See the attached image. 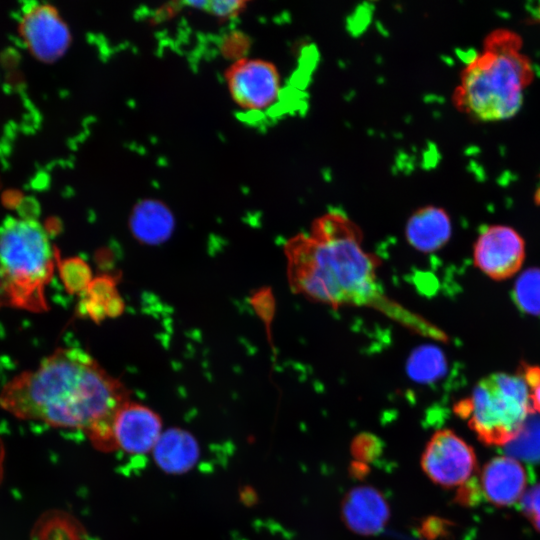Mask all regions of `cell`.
Masks as SVG:
<instances>
[{"label": "cell", "mask_w": 540, "mask_h": 540, "mask_svg": "<svg viewBox=\"0 0 540 540\" xmlns=\"http://www.w3.org/2000/svg\"><path fill=\"white\" fill-rule=\"evenodd\" d=\"M130 392L89 353L59 347L0 391V407L21 420L83 430L94 448L116 450L113 422Z\"/></svg>", "instance_id": "cell-1"}, {"label": "cell", "mask_w": 540, "mask_h": 540, "mask_svg": "<svg viewBox=\"0 0 540 540\" xmlns=\"http://www.w3.org/2000/svg\"><path fill=\"white\" fill-rule=\"evenodd\" d=\"M362 243L360 229L342 212L317 217L308 233L293 236L284 246L292 291L331 307L373 308L414 331L441 337L436 328L384 294L377 278L380 262Z\"/></svg>", "instance_id": "cell-2"}, {"label": "cell", "mask_w": 540, "mask_h": 540, "mask_svg": "<svg viewBox=\"0 0 540 540\" xmlns=\"http://www.w3.org/2000/svg\"><path fill=\"white\" fill-rule=\"evenodd\" d=\"M521 41L509 31H495L484 50L460 74L454 91L455 106L482 121L513 117L521 108L525 88L531 83L530 60L520 51Z\"/></svg>", "instance_id": "cell-3"}, {"label": "cell", "mask_w": 540, "mask_h": 540, "mask_svg": "<svg viewBox=\"0 0 540 540\" xmlns=\"http://www.w3.org/2000/svg\"><path fill=\"white\" fill-rule=\"evenodd\" d=\"M55 253L43 224L30 216H10L0 225V306L29 312L48 309L45 289Z\"/></svg>", "instance_id": "cell-4"}, {"label": "cell", "mask_w": 540, "mask_h": 540, "mask_svg": "<svg viewBox=\"0 0 540 540\" xmlns=\"http://www.w3.org/2000/svg\"><path fill=\"white\" fill-rule=\"evenodd\" d=\"M529 388L521 375L492 374L482 379L455 411L487 445H503L520 433L531 409Z\"/></svg>", "instance_id": "cell-5"}, {"label": "cell", "mask_w": 540, "mask_h": 540, "mask_svg": "<svg viewBox=\"0 0 540 540\" xmlns=\"http://www.w3.org/2000/svg\"><path fill=\"white\" fill-rule=\"evenodd\" d=\"M476 464L473 448L449 429L436 431L421 457V467L428 478L447 488L465 484Z\"/></svg>", "instance_id": "cell-6"}, {"label": "cell", "mask_w": 540, "mask_h": 540, "mask_svg": "<svg viewBox=\"0 0 540 540\" xmlns=\"http://www.w3.org/2000/svg\"><path fill=\"white\" fill-rule=\"evenodd\" d=\"M277 67L266 60L244 58L227 71L229 93L235 103L247 112H262L278 100L282 82Z\"/></svg>", "instance_id": "cell-7"}, {"label": "cell", "mask_w": 540, "mask_h": 540, "mask_svg": "<svg viewBox=\"0 0 540 540\" xmlns=\"http://www.w3.org/2000/svg\"><path fill=\"white\" fill-rule=\"evenodd\" d=\"M19 34L31 55L46 63L63 56L71 42L68 26L57 9L44 3H33L23 10Z\"/></svg>", "instance_id": "cell-8"}, {"label": "cell", "mask_w": 540, "mask_h": 540, "mask_svg": "<svg viewBox=\"0 0 540 540\" xmlns=\"http://www.w3.org/2000/svg\"><path fill=\"white\" fill-rule=\"evenodd\" d=\"M525 245L514 229L504 225L487 227L474 247L475 265L495 280L513 276L522 266Z\"/></svg>", "instance_id": "cell-9"}, {"label": "cell", "mask_w": 540, "mask_h": 540, "mask_svg": "<svg viewBox=\"0 0 540 540\" xmlns=\"http://www.w3.org/2000/svg\"><path fill=\"white\" fill-rule=\"evenodd\" d=\"M162 434V420L152 409L129 400L117 412L113 439L117 449L130 454L153 450Z\"/></svg>", "instance_id": "cell-10"}, {"label": "cell", "mask_w": 540, "mask_h": 540, "mask_svg": "<svg viewBox=\"0 0 540 540\" xmlns=\"http://www.w3.org/2000/svg\"><path fill=\"white\" fill-rule=\"evenodd\" d=\"M341 518L352 532L371 536L381 532L390 518L384 495L368 485L350 489L341 502Z\"/></svg>", "instance_id": "cell-11"}, {"label": "cell", "mask_w": 540, "mask_h": 540, "mask_svg": "<svg viewBox=\"0 0 540 540\" xmlns=\"http://www.w3.org/2000/svg\"><path fill=\"white\" fill-rule=\"evenodd\" d=\"M526 471L510 456H497L485 464L481 486L486 499L497 506H509L521 499L526 487Z\"/></svg>", "instance_id": "cell-12"}, {"label": "cell", "mask_w": 540, "mask_h": 540, "mask_svg": "<svg viewBox=\"0 0 540 540\" xmlns=\"http://www.w3.org/2000/svg\"><path fill=\"white\" fill-rule=\"evenodd\" d=\"M452 233L451 220L446 211L436 206L417 209L405 227L407 242L421 252H432L443 247Z\"/></svg>", "instance_id": "cell-13"}, {"label": "cell", "mask_w": 540, "mask_h": 540, "mask_svg": "<svg viewBox=\"0 0 540 540\" xmlns=\"http://www.w3.org/2000/svg\"><path fill=\"white\" fill-rule=\"evenodd\" d=\"M152 451L156 464L170 474L189 471L200 455L195 437L180 428H170L163 432Z\"/></svg>", "instance_id": "cell-14"}, {"label": "cell", "mask_w": 540, "mask_h": 540, "mask_svg": "<svg viewBox=\"0 0 540 540\" xmlns=\"http://www.w3.org/2000/svg\"><path fill=\"white\" fill-rule=\"evenodd\" d=\"M29 540H88V535L84 526L72 514L52 509L38 517Z\"/></svg>", "instance_id": "cell-15"}, {"label": "cell", "mask_w": 540, "mask_h": 540, "mask_svg": "<svg viewBox=\"0 0 540 540\" xmlns=\"http://www.w3.org/2000/svg\"><path fill=\"white\" fill-rule=\"evenodd\" d=\"M172 228L169 211L160 203L146 201L135 209L132 217L133 232L146 242H158L166 238Z\"/></svg>", "instance_id": "cell-16"}, {"label": "cell", "mask_w": 540, "mask_h": 540, "mask_svg": "<svg viewBox=\"0 0 540 540\" xmlns=\"http://www.w3.org/2000/svg\"><path fill=\"white\" fill-rule=\"evenodd\" d=\"M444 368V356L433 346H425L414 352L408 366L411 377L421 382L435 380L443 374Z\"/></svg>", "instance_id": "cell-17"}, {"label": "cell", "mask_w": 540, "mask_h": 540, "mask_svg": "<svg viewBox=\"0 0 540 540\" xmlns=\"http://www.w3.org/2000/svg\"><path fill=\"white\" fill-rule=\"evenodd\" d=\"M514 299L524 312L540 315V269L530 268L524 271L514 286Z\"/></svg>", "instance_id": "cell-18"}, {"label": "cell", "mask_w": 540, "mask_h": 540, "mask_svg": "<svg viewBox=\"0 0 540 540\" xmlns=\"http://www.w3.org/2000/svg\"><path fill=\"white\" fill-rule=\"evenodd\" d=\"M382 449L381 440L368 432H362L356 435L350 445V452L354 459L365 464L378 458Z\"/></svg>", "instance_id": "cell-19"}, {"label": "cell", "mask_w": 540, "mask_h": 540, "mask_svg": "<svg viewBox=\"0 0 540 540\" xmlns=\"http://www.w3.org/2000/svg\"><path fill=\"white\" fill-rule=\"evenodd\" d=\"M520 503L524 515L530 520L534 528L540 532V483L524 492Z\"/></svg>", "instance_id": "cell-20"}, {"label": "cell", "mask_w": 540, "mask_h": 540, "mask_svg": "<svg viewBox=\"0 0 540 540\" xmlns=\"http://www.w3.org/2000/svg\"><path fill=\"white\" fill-rule=\"evenodd\" d=\"M196 8H203L215 16L230 17L238 14L244 7L243 1H199L187 2Z\"/></svg>", "instance_id": "cell-21"}, {"label": "cell", "mask_w": 540, "mask_h": 540, "mask_svg": "<svg viewBox=\"0 0 540 540\" xmlns=\"http://www.w3.org/2000/svg\"><path fill=\"white\" fill-rule=\"evenodd\" d=\"M521 376L529 388L532 410L540 414V367L525 365Z\"/></svg>", "instance_id": "cell-22"}, {"label": "cell", "mask_w": 540, "mask_h": 540, "mask_svg": "<svg viewBox=\"0 0 540 540\" xmlns=\"http://www.w3.org/2000/svg\"><path fill=\"white\" fill-rule=\"evenodd\" d=\"M441 521L435 518H429L422 523L421 534L428 539L437 537L442 526L440 525Z\"/></svg>", "instance_id": "cell-23"}, {"label": "cell", "mask_w": 540, "mask_h": 540, "mask_svg": "<svg viewBox=\"0 0 540 540\" xmlns=\"http://www.w3.org/2000/svg\"><path fill=\"white\" fill-rule=\"evenodd\" d=\"M351 468H352L351 473H353L355 475V477H363L369 471V469L367 467V464L361 463V462H358V461H355L352 464Z\"/></svg>", "instance_id": "cell-24"}, {"label": "cell", "mask_w": 540, "mask_h": 540, "mask_svg": "<svg viewBox=\"0 0 540 540\" xmlns=\"http://www.w3.org/2000/svg\"><path fill=\"white\" fill-rule=\"evenodd\" d=\"M240 497L245 504H252L256 500V494L249 488H245Z\"/></svg>", "instance_id": "cell-25"}, {"label": "cell", "mask_w": 540, "mask_h": 540, "mask_svg": "<svg viewBox=\"0 0 540 540\" xmlns=\"http://www.w3.org/2000/svg\"><path fill=\"white\" fill-rule=\"evenodd\" d=\"M4 459H5V448L3 440L0 436V484L4 476Z\"/></svg>", "instance_id": "cell-26"}, {"label": "cell", "mask_w": 540, "mask_h": 540, "mask_svg": "<svg viewBox=\"0 0 540 540\" xmlns=\"http://www.w3.org/2000/svg\"><path fill=\"white\" fill-rule=\"evenodd\" d=\"M539 14H540V9H539Z\"/></svg>", "instance_id": "cell-27"}]
</instances>
